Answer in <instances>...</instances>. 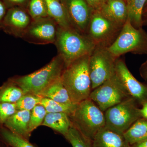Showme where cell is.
Returning a JSON list of instances; mask_svg holds the SVG:
<instances>
[{
	"instance_id": "obj_1",
	"label": "cell",
	"mask_w": 147,
	"mask_h": 147,
	"mask_svg": "<svg viewBox=\"0 0 147 147\" xmlns=\"http://www.w3.org/2000/svg\"><path fill=\"white\" fill-rule=\"evenodd\" d=\"M90 54L79 58L65 67L61 76L63 84L74 104L89 98L92 92L89 65Z\"/></svg>"
},
{
	"instance_id": "obj_2",
	"label": "cell",
	"mask_w": 147,
	"mask_h": 147,
	"mask_svg": "<svg viewBox=\"0 0 147 147\" xmlns=\"http://www.w3.org/2000/svg\"><path fill=\"white\" fill-rule=\"evenodd\" d=\"M54 44L58 55L63 60L65 67L79 58L91 54L95 47L86 34L72 27L59 26Z\"/></svg>"
},
{
	"instance_id": "obj_3",
	"label": "cell",
	"mask_w": 147,
	"mask_h": 147,
	"mask_svg": "<svg viewBox=\"0 0 147 147\" xmlns=\"http://www.w3.org/2000/svg\"><path fill=\"white\" fill-rule=\"evenodd\" d=\"M65 65L57 55L43 67L27 75L16 76L9 79L20 87L25 94H40L48 86L59 79Z\"/></svg>"
},
{
	"instance_id": "obj_4",
	"label": "cell",
	"mask_w": 147,
	"mask_h": 147,
	"mask_svg": "<svg viewBox=\"0 0 147 147\" xmlns=\"http://www.w3.org/2000/svg\"><path fill=\"white\" fill-rule=\"evenodd\" d=\"M69 117L71 125L92 142L97 132L105 126L103 112L90 98L77 104Z\"/></svg>"
},
{
	"instance_id": "obj_5",
	"label": "cell",
	"mask_w": 147,
	"mask_h": 147,
	"mask_svg": "<svg viewBox=\"0 0 147 147\" xmlns=\"http://www.w3.org/2000/svg\"><path fill=\"white\" fill-rule=\"evenodd\" d=\"M108 50L118 58L127 53L147 54V32L142 28H136L128 19Z\"/></svg>"
},
{
	"instance_id": "obj_6",
	"label": "cell",
	"mask_w": 147,
	"mask_h": 147,
	"mask_svg": "<svg viewBox=\"0 0 147 147\" xmlns=\"http://www.w3.org/2000/svg\"><path fill=\"white\" fill-rule=\"evenodd\" d=\"M117 59L110 53L108 47L95 46L90 54L89 64L92 90L115 74Z\"/></svg>"
},
{
	"instance_id": "obj_7",
	"label": "cell",
	"mask_w": 147,
	"mask_h": 147,
	"mask_svg": "<svg viewBox=\"0 0 147 147\" xmlns=\"http://www.w3.org/2000/svg\"><path fill=\"white\" fill-rule=\"evenodd\" d=\"M134 98L129 97L105 111V126L123 134L142 118L140 108Z\"/></svg>"
},
{
	"instance_id": "obj_8",
	"label": "cell",
	"mask_w": 147,
	"mask_h": 147,
	"mask_svg": "<svg viewBox=\"0 0 147 147\" xmlns=\"http://www.w3.org/2000/svg\"><path fill=\"white\" fill-rule=\"evenodd\" d=\"M130 97L115 72L111 78L92 91L89 98L102 112Z\"/></svg>"
},
{
	"instance_id": "obj_9",
	"label": "cell",
	"mask_w": 147,
	"mask_h": 147,
	"mask_svg": "<svg viewBox=\"0 0 147 147\" xmlns=\"http://www.w3.org/2000/svg\"><path fill=\"white\" fill-rule=\"evenodd\" d=\"M122 28L99 11L93 10L86 35L95 46L108 47L115 40Z\"/></svg>"
},
{
	"instance_id": "obj_10",
	"label": "cell",
	"mask_w": 147,
	"mask_h": 147,
	"mask_svg": "<svg viewBox=\"0 0 147 147\" xmlns=\"http://www.w3.org/2000/svg\"><path fill=\"white\" fill-rule=\"evenodd\" d=\"M59 26L50 17L33 20L22 38L36 45L54 44Z\"/></svg>"
},
{
	"instance_id": "obj_11",
	"label": "cell",
	"mask_w": 147,
	"mask_h": 147,
	"mask_svg": "<svg viewBox=\"0 0 147 147\" xmlns=\"http://www.w3.org/2000/svg\"><path fill=\"white\" fill-rule=\"evenodd\" d=\"M115 74L130 97L142 105L147 101V84L141 83L129 70L125 61L119 57L116 61Z\"/></svg>"
},
{
	"instance_id": "obj_12",
	"label": "cell",
	"mask_w": 147,
	"mask_h": 147,
	"mask_svg": "<svg viewBox=\"0 0 147 147\" xmlns=\"http://www.w3.org/2000/svg\"><path fill=\"white\" fill-rule=\"evenodd\" d=\"M72 28L86 34L93 10L86 0H61Z\"/></svg>"
},
{
	"instance_id": "obj_13",
	"label": "cell",
	"mask_w": 147,
	"mask_h": 147,
	"mask_svg": "<svg viewBox=\"0 0 147 147\" xmlns=\"http://www.w3.org/2000/svg\"><path fill=\"white\" fill-rule=\"evenodd\" d=\"M32 21L27 9L11 7L7 11L1 29L7 34L22 38Z\"/></svg>"
},
{
	"instance_id": "obj_14",
	"label": "cell",
	"mask_w": 147,
	"mask_h": 147,
	"mask_svg": "<svg viewBox=\"0 0 147 147\" xmlns=\"http://www.w3.org/2000/svg\"><path fill=\"white\" fill-rule=\"evenodd\" d=\"M93 147H130L123 134L105 126L96 134Z\"/></svg>"
},
{
	"instance_id": "obj_15",
	"label": "cell",
	"mask_w": 147,
	"mask_h": 147,
	"mask_svg": "<svg viewBox=\"0 0 147 147\" xmlns=\"http://www.w3.org/2000/svg\"><path fill=\"white\" fill-rule=\"evenodd\" d=\"M98 11L122 27L127 19L125 0H106Z\"/></svg>"
},
{
	"instance_id": "obj_16",
	"label": "cell",
	"mask_w": 147,
	"mask_h": 147,
	"mask_svg": "<svg viewBox=\"0 0 147 147\" xmlns=\"http://www.w3.org/2000/svg\"><path fill=\"white\" fill-rule=\"evenodd\" d=\"M30 115L31 111L17 110L3 125L13 133L29 140L31 134L29 130Z\"/></svg>"
},
{
	"instance_id": "obj_17",
	"label": "cell",
	"mask_w": 147,
	"mask_h": 147,
	"mask_svg": "<svg viewBox=\"0 0 147 147\" xmlns=\"http://www.w3.org/2000/svg\"><path fill=\"white\" fill-rule=\"evenodd\" d=\"M41 125L48 127L64 137L71 127V123L69 116L66 113H48Z\"/></svg>"
},
{
	"instance_id": "obj_18",
	"label": "cell",
	"mask_w": 147,
	"mask_h": 147,
	"mask_svg": "<svg viewBox=\"0 0 147 147\" xmlns=\"http://www.w3.org/2000/svg\"><path fill=\"white\" fill-rule=\"evenodd\" d=\"M39 96L61 103H72L67 90L63 84L61 77L48 86Z\"/></svg>"
},
{
	"instance_id": "obj_19",
	"label": "cell",
	"mask_w": 147,
	"mask_h": 147,
	"mask_svg": "<svg viewBox=\"0 0 147 147\" xmlns=\"http://www.w3.org/2000/svg\"><path fill=\"white\" fill-rule=\"evenodd\" d=\"M48 15L59 26L71 27L67 13L61 0H45Z\"/></svg>"
},
{
	"instance_id": "obj_20",
	"label": "cell",
	"mask_w": 147,
	"mask_h": 147,
	"mask_svg": "<svg viewBox=\"0 0 147 147\" xmlns=\"http://www.w3.org/2000/svg\"><path fill=\"white\" fill-rule=\"evenodd\" d=\"M130 146L147 139V119L141 118L137 120L123 133Z\"/></svg>"
},
{
	"instance_id": "obj_21",
	"label": "cell",
	"mask_w": 147,
	"mask_h": 147,
	"mask_svg": "<svg viewBox=\"0 0 147 147\" xmlns=\"http://www.w3.org/2000/svg\"><path fill=\"white\" fill-rule=\"evenodd\" d=\"M147 0H125L127 19L136 28L143 26V10Z\"/></svg>"
},
{
	"instance_id": "obj_22",
	"label": "cell",
	"mask_w": 147,
	"mask_h": 147,
	"mask_svg": "<svg viewBox=\"0 0 147 147\" xmlns=\"http://www.w3.org/2000/svg\"><path fill=\"white\" fill-rule=\"evenodd\" d=\"M24 94L21 88L8 79L0 87V102L16 103Z\"/></svg>"
},
{
	"instance_id": "obj_23",
	"label": "cell",
	"mask_w": 147,
	"mask_h": 147,
	"mask_svg": "<svg viewBox=\"0 0 147 147\" xmlns=\"http://www.w3.org/2000/svg\"><path fill=\"white\" fill-rule=\"evenodd\" d=\"M0 140L11 147H36L29 140L13 133L3 125H0Z\"/></svg>"
},
{
	"instance_id": "obj_24",
	"label": "cell",
	"mask_w": 147,
	"mask_h": 147,
	"mask_svg": "<svg viewBox=\"0 0 147 147\" xmlns=\"http://www.w3.org/2000/svg\"><path fill=\"white\" fill-rule=\"evenodd\" d=\"M40 104L45 108L47 113H63L69 116L73 113L77 105V104L61 103L42 97Z\"/></svg>"
},
{
	"instance_id": "obj_25",
	"label": "cell",
	"mask_w": 147,
	"mask_h": 147,
	"mask_svg": "<svg viewBox=\"0 0 147 147\" xmlns=\"http://www.w3.org/2000/svg\"><path fill=\"white\" fill-rule=\"evenodd\" d=\"M26 9L33 20L50 17L45 0H29Z\"/></svg>"
},
{
	"instance_id": "obj_26",
	"label": "cell",
	"mask_w": 147,
	"mask_h": 147,
	"mask_svg": "<svg viewBox=\"0 0 147 147\" xmlns=\"http://www.w3.org/2000/svg\"><path fill=\"white\" fill-rule=\"evenodd\" d=\"M64 137L72 147H93L92 141L84 137L73 125H71Z\"/></svg>"
},
{
	"instance_id": "obj_27",
	"label": "cell",
	"mask_w": 147,
	"mask_h": 147,
	"mask_svg": "<svg viewBox=\"0 0 147 147\" xmlns=\"http://www.w3.org/2000/svg\"><path fill=\"white\" fill-rule=\"evenodd\" d=\"M47 114L45 108L40 104L36 105L31 111L29 123V130L31 134L38 126L42 125Z\"/></svg>"
},
{
	"instance_id": "obj_28",
	"label": "cell",
	"mask_w": 147,
	"mask_h": 147,
	"mask_svg": "<svg viewBox=\"0 0 147 147\" xmlns=\"http://www.w3.org/2000/svg\"><path fill=\"white\" fill-rule=\"evenodd\" d=\"M42 97L38 95L25 94L16 102L18 110L31 111L36 105L40 104Z\"/></svg>"
},
{
	"instance_id": "obj_29",
	"label": "cell",
	"mask_w": 147,
	"mask_h": 147,
	"mask_svg": "<svg viewBox=\"0 0 147 147\" xmlns=\"http://www.w3.org/2000/svg\"><path fill=\"white\" fill-rule=\"evenodd\" d=\"M17 110L16 103L0 102V125H3Z\"/></svg>"
},
{
	"instance_id": "obj_30",
	"label": "cell",
	"mask_w": 147,
	"mask_h": 147,
	"mask_svg": "<svg viewBox=\"0 0 147 147\" xmlns=\"http://www.w3.org/2000/svg\"><path fill=\"white\" fill-rule=\"evenodd\" d=\"M5 3L8 9L14 7H24V6L27 7L29 0H2Z\"/></svg>"
},
{
	"instance_id": "obj_31",
	"label": "cell",
	"mask_w": 147,
	"mask_h": 147,
	"mask_svg": "<svg viewBox=\"0 0 147 147\" xmlns=\"http://www.w3.org/2000/svg\"><path fill=\"white\" fill-rule=\"evenodd\" d=\"M106 0H86L93 10H98Z\"/></svg>"
},
{
	"instance_id": "obj_32",
	"label": "cell",
	"mask_w": 147,
	"mask_h": 147,
	"mask_svg": "<svg viewBox=\"0 0 147 147\" xmlns=\"http://www.w3.org/2000/svg\"><path fill=\"white\" fill-rule=\"evenodd\" d=\"M8 9L2 0H0V29L2 28L3 21Z\"/></svg>"
},
{
	"instance_id": "obj_33",
	"label": "cell",
	"mask_w": 147,
	"mask_h": 147,
	"mask_svg": "<svg viewBox=\"0 0 147 147\" xmlns=\"http://www.w3.org/2000/svg\"><path fill=\"white\" fill-rule=\"evenodd\" d=\"M139 72L141 77L144 80H147V59L144 63L142 64L140 69Z\"/></svg>"
},
{
	"instance_id": "obj_34",
	"label": "cell",
	"mask_w": 147,
	"mask_h": 147,
	"mask_svg": "<svg viewBox=\"0 0 147 147\" xmlns=\"http://www.w3.org/2000/svg\"><path fill=\"white\" fill-rule=\"evenodd\" d=\"M142 105V108L140 109L141 117L147 119V101L143 103Z\"/></svg>"
},
{
	"instance_id": "obj_35",
	"label": "cell",
	"mask_w": 147,
	"mask_h": 147,
	"mask_svg": "<svg viewBox=\"0 0 147 147\" xmlns=\"http://www.w3.org/2000/svg\"><path fill=\"white\" fill-rule=\"evenodd\" d=\"M130 147H147V139L131 145Z\"/></svg>"
},
{
	"instance_id": "obj_36",
	"label": "cell",
	"mask_w": 147,
	"mask_h": 147,
	"mask_svg": "<svg viewBox=\"0 0 147 147\" xmlns=\"http://www.w3.org/2000/svg\"><path fill=\"white\" fill-rule=\"evenodd\" d=\"M142 20H143V26L144 25L147 26V17L146 18L142 19Z\"/></svg>"
},
{
	"instance_id": "obj_37",
	"label": "cell",
	"mask_w": 147,
	"mask_h": 147,
	"mask_svg": "<svg viewBox=\"0 0 147 147\" xmlns=\"http://www.w3.org/2000/svg\"><path fill=\"white\" fill-rule=\"evenodd\" d=\"M3 146H0V147H11L9 146H7V145L5 144H3Z\"/></svg>"
},
{
	"instance_id": "obj_38",
	"label": "cell",
	"mask_w": 147,
	"mask_h": 147,
	"mask_svg": "<svg viewBox=\"0 0 147 147\" xmlns=\"http://www.w3.org/2000/svg\"><path fill=\"white\" fill-rule=\"evenodd\" d=\"M146 3H147V2H146Z\"/></svg>"
}]
</instances>
